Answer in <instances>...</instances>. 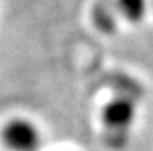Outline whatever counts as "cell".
Instances as JSON below:
<instances>
[{
  "label": "cell",
  "instance_id": "obj_4",
  "mask_svg": "<svg viewBox=\"0 0 153 151\" xmlns=\"http://www.w3.org/2000/svg\"><path fill=\"white\" fill-rule=\"evenodd\" d=\"M119 16L127 20L129 23H140L147 15L148 2L147 0H114Z\"/></svg>",
  "mask_w": 153,
  "mask_h": 151
},
{
  "label": "cell",
  "instance_id": "obj_3",
  "mask_svg": "<svg viewBox=\"0 0 153 151\" xmlns=\"http://www.w3.org/2000/svg\"><path fill=\"white\" fill-rule=\"evenodd\" d=\"M117 8H116L114 0H100L94 5L93 10V20L98 29L106 34L114 33L117 26Z\"/></svg>",
  "mask_w": 153,
  "mask_h": 151
},
{
  "label": "cell",
  "instance_id": "obj_2",
  "mask_svg": "<svg viewBox=\"0 0 153 151\" xmlns=\"http://www.w3.org/2000/svg\"><path fill=\"white\" fill-rule=\"evenodd\" d=\"M2 141L10 151H39L42 148L41 130L26 119H13L2 128Z\"/></svg>",
  "mask_w": 153,
  "mask_h": 151
},
{
  "label": "cell",
  "instance_id": "obj_1",
  "mask_svg": "<svg viewBox=\"0 0 153 151\" xmlns=\"http://www.w3.org/2000/svg\"><path fill=\"white\" fill-rule=\"evenodd\" d=\"M137 117V106L129 98L109 101L103 110V125L106 141L111 148H124Z\"/></svg>",
  "mask_w": 153,
  "mask_h": 151
}]
</instances>
